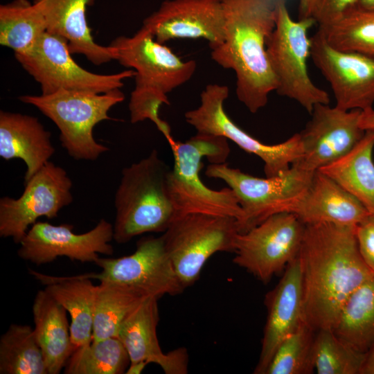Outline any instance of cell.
<instances>
[{"mask_svg":"<svg viewBox=\"0 0 374 374\" xmlns=\"http://www.w3.org/2000/svg\"><path fill=\"white\" fill-rule=\"evenodd\" d=\"M170 145L174 163L168 183L176 218L188 213L229 216L240 226L244 213L234 192L229 187L211 189L199 176L204 157L210 163H226L231 151L228 139L197 132L184 142L173 141Z\"/></svg>","mask_w":374,"mask_h":374,"instance_id":"277c9868","label":"cell"},{"mask_svg":"<svg viewBox=\"0 0 374 374\" xmlns=\"http://www.w3.org/2000/svg\"><path fill=\"white\" fill-rule=\"evenodd\" d=\"M130 364L129 355L118 337L92 341L77 348L64 369L66 374H121Z\"/></svg>","mask_w":374,"mask_h":374,"instance_id":"4dcf8cb0","label":"cell"},{"mask_svg":"<svg viewBox=\"0 0 374 374\" xmlns=\"http://www.w3.org/2000/svg\"><path fill=\"white\" fill-rule=\"evenodd\" d=\"M109 45L115 48V60L135 71V89L168 94L188 82L197 68L195 60L184 61L143 26L132 36L117 37Z\"/></svg>","mask_w":374,"mask_h":374,"instance_id":"5bb4252c","label":"cell"},{"mask_svg":"<svg viewBox=\"0 0 374 374\" xmlns=\"http://www.w3.org/2000/svg\"><path fill=\"white\" fill-rule=\"evenodd\" d=\"M239 233L238 221L229 216L188 213L172 222L162 236L185 289L197 280L205 263L214 253L234 252Z\"/></svg>","mask_w":374,"mask_h":374,"instance_id":"ba28073f","label":"cell"},{"mask_svg":"<svg viewBox=\"0 0 374 374\" xmlns=\"http://www.w3.org/2000/svg\"><path fill=\"white\" fill-rule=\"evenodd\" d=\"M33 274L41 281L46 282L44 290L69 313L71 339L74 350L91 342L96 285L90 278L82 275L57 278Z\"/></svg>","mask_w":374,"mask_h":374,"instance_id":"d4e9b609","label":"cell"},{"mask_svg":"<svg viewBox=\"0 0 374 374\" xmlns=\"http://www.w3.org/2000/svg\"><path fill=\"white\" fill-rule=\"evenodd\" d=\"M93 0H33L45 17L47 31L65 38L71 54H81L95 65L115 60V48L97 44L87 19Z\"/></svg>","mask_w":374,"mask_h":374,"instance_id":"7402d4cb","label":"cell"},{"mask_svg":"<svg viewBox=\"0 0 374 374\" xmlns=\"http://www.w3.org/2000/svg\"><path fill=\"white\" fill-rule=\"evenodd\" d=\"M54 152L51 133L37 118L0 112V157L6 161H24L27 167L24 183L49 161Z\"/></svg>","mask_w":374,"mask_h":374,"instance_id":"603a6c76","label":"cell"},{"mask_svg":"<svg viewBox=\"0 0 374 374\" xmlns=\"http://www.w3.org/2000/svg\"><path fill=\"white\" fill-rule=\"evenodd\" d=\"M333 332L362 353L374 346V274L350 296Z\"/></svg>","mask_w":374,"mask_h":374,"instance_id":"83f0119b","label":"cell"},{"mask_svg":"<svg viewBox=\"0 0 374 374\" xmlns=\"http://www.w3.org/2000/svg\"><path fill=\"white\" fill-rule=\"evenodd\" d=\"M148 364L144 362L130 363L125 373L126 374H140L143 371Z\"/></svg>","mask_w":374,"mask_h":374,"instance_id":"ab89813d","label":"cell"},{"mask_svg":"<svg viewBox=\"0 0 374 374\" xmlns=\"http://www.w3.org/2000/svg\"><path fill=\"white\" fill-rule=\"evenodd\" d=\"M305 228L292 213L274 214L239 233L233 262L267 284L297 257Z\"/></svg>","mask_w":374,"mask_h":374,"instance_id":"8fae6325","label":"cell"},{"mask_svg":"<svg viewBox=\"0 0 374 374\" xmlns=\"http://www.w3.org/2000/svg\"><path fill=\"white\" fill-rule=\"evenodd\" d=\"M315 333L304 320L278 346L265 374L312 373Z\"/></svg>","mask_w":374,"mask_h":374,"instance_id":"836d02e7","label":"cell"},{"mask_svg":"<svg viewBox=\"0 0 374 374\" xmlns=\"http://www.w3.org/2000/svg\"><path fill=\"white\" fill-rule=\"evenodd\" d=\"M71 188L66 170L48 161L24 183L20 197L0 199V236L20 244L39 217L55 218L73 202Z\"/></svg>","mask_w":374,"mask_h":374,"instance_id":"7c38bea8","label":"cell"},{"mask_svg":"<svg viewBox=\"0 0 374 374\" xmlns=\"http://www.w3.org/2000/svg\"><path fill=\"white\" fill-rule=\"evenodd\" d=\"M161 44L176 39H204L213 49L224 38L221 0H166L143 25Z\"/></svg>","mask_w":374,"mask_h":374,"instance_id":"ac0fdd59","label":"cell"},{"mask_svg":"<svg viewBox=\"0 0 374 374\" xmlns=\"http://www.w3.org/2000/svg\"><path fill=\"white\" fill-rule=\"evenodd\" d=\"M23 69L39 84L43 95L60 89L105 93L121 89L134 77L132 69L98 74L80 66L71 57L67 40L46 31L29 50L14 53Z\"/></svg>","mask_w":374,"mask_h":374,"instance_id":"9c48e42d","label":"cell"},{"mask_svg":"<svg viewBox=\"0 0 374 374\" xmlns=\"http://www.w3.org/2000/svg\"><path fill=\"white\" fill-rule=\"evenodd\" d=\"M319 4V0H300L299 5V19H314Z\"/></svg>","mask_w":374,"mask_h":374,"instance_id":"8d00e7d4","label":"cell"},{"mask_svg":"<svg viewBox=\"0 0 374 374\" xmlns=\"http://www.w3.org/2000/svg\"><path fill=\"white\" fill-rule=\"evenodd\" d=\"M287 0H276V25L267 43V57L276 79V91L299 103L311 114L317 104H329V94L315 85L308 72L314 18L294 20Z\"/></svg>","mask_w":374,"mask_h":374,"instance_id":"8992f818","label":"cell"},{"mask_svg":"<svg viewBox=\"0 0 374 374\" xmlns=\"http://www.w3.org/2000/svg\"><path fill=\"white\" fill-rule=\"evenodd\" d=\"M71 224L53 225L37 222L20 242L18 256L26 261L41 265L66 256L71 260L96 262L99 254L114 253L113 225L101 219L90 231L81 234L73 231Z\"/></svg>","mask_w":374,"mask_h":374,"instance_id":"2e32d148","label":"cell"},{"mask_svg":"<svg viewBox=\"0 0 374 374\" xmlns=\"http://www.w3.org/2000/svg\"><path fill=\"white\" fill-rule=\"evenodd\" d=\"M170 170L156 150L123 169L114 197V240L118 244L145 233L165 232L175 220Z\"/></svg>","mask_w":374,"mask_h":374,"instance_id":"3957f363","label":"cell"},{"mask_svg":"<svg viewBox=\"0 0 374 374\" xmlns=\"http://www.w3.org/2000/svg\"><path fill=\"white\" fill-rule=\"evenodd\" d=\"M226 85L208 84L200 94V104L184 114L186 121L197 132L220 136L231 140L264 163L266 177L280 175L300 160L303 147L299 133L277 144H266L249 134L228 116L224 103L229 97Z\"/></svg>","mask_w":374,"mask_h":374,"instance_id":"30bf717a","label":"cell"},{"mask_svg":"<svg viewBox=\"0 0 374 374\" xmlns=\"http://www.w3.org/2000/svg\"><path fill=\"white\" fill-rule=\"evenodd\" d=\"M95 263L101 271L83 276L133 287L158 299L181 294L185 289L173 268L162 235L140 239L135 251L129 256L99 258Z\"/></svg>","mask_w":374,"mask_h":374,"instance_id":"4fadbf2b","label":"cell"},{"mask_svg":"<svg viewBox=\"0 0 374 374\" xmlns=\"http://www.w3.org/2000/svg\"><path fill=\"white\" fill-rule=\"evenodd\" d=\"M359 374H374V346L366 353Z\"/></svg>","mask_w":374,"mask_h":374,"instance_id":"f35d334b","label":"cell"},{"mask_svg":"<svg viewBox=\"0 0 374 374\" xmlns=\"http://www.w3.org/2000/svg\"><path fill=\"white\" fill-rule=\"evenodd\" d=\"M33 314L34 332L48 374H58L74 351L66 310L44 290L35 295Z\"/></svg>","mask_w":374,"mask_h":374,"instance_id":"cb8c5ba5","label":"cell"},{"mask_svg":"<svg viewBox=\"0 0 374 374\" xmlns=\"http://www.w3.org/2000/svg\"><path fill=\"white\" fill-rule=\"evenodd\" d=\"M358 6L363 9L374 10V0H358Z\"/></svg>","mask_w":374,"mask_h":374,"instance_id":"60d3db41","label":"cell"},{"mask_svg":"<svg viewBox=\"0 0 374 374\" xmlns=\"http://www.w3.org/2000/svg\"><path fill=\"white\" fill-rule=\"evenodd\" d=\"M366 353L341 340L332 330L316 332L313 364L318 374H359Z\"/></svg>","mask_w":374,"mask_h":374,"instance_id":"d6a6232c","label":"cell"},{"mask_svg":"<svg viewBox=\"0 0 374 374\" xmlns=\"http://www.w3.org/2000/svg\"><path fill=\"white\" fill-rule=\"evenodd\" d=\"M361 112L329 104L316 105L310 120L299 133L303 156L296 163L316 172L350 152L366 132L359 125Z\"/></svg>","mask_w":374,"mask_h":374,"instance_id":"e0dca14e","label":"cell"},{"mask_svg":"<svg viewBox=\"0 0 374 374\" xmlns=\"http://www.w3.org/2000/svg\"><path fill=\"white\" fill-rule=\"evenodd\" d=\"M1 374H48L34 329L12 324L0 338Z\"/></svg>","mask_w":374,"mask_h":374,"instance_id":"f546056e","label":"cell"},{"mask_svg":"<svg viewBox=\"0 0 374 374\" xmlns=\"http://www.w3.org/2000/svg\"><path fill=\"white\" fill-rule=\"evenodd\" d=\"M359 125L364 130H374V109L373 107L362 111Z\"/></svg>","mask_w":374,"mask_h":374,"instance_id":"74e56055","label":"cell"},{"mask_svg":"<svg viewBox=\"0 0 374 374\" xmlns=\"http://www.w3.org/2000/svg\"><path fill=\"white\" fill-rule=\"evenodd\" d=\"M224 38L211 59L234 71L238 99L251 113L264 107L277 82L267 43L276 25V0H221Z\"/></svg>","mask_w":374,"mask_h":374,"instance_id":"7a4b0ae2","label":"cell"},{"mask_svg":"<svg viewBox=\"0 0 374 374\" xmlns=\"http://www.w3.org/2000/svg\"><path fill=\"white\" fill-rule=\"evenodd\" d=\"M310 39V57L329 82L335 106L361 111L373 107L374 56L334 48L319 28Z\"/></svg>","mask_w":374,"mask_h":374,"instance_id":"9a60e30c","label":"cell"},{"mask_svg":"<svg viewBox=\"0 0 374 374\" xmlns=\"http://www.w3.org/2000/svg\"><path fill=\"white\" fill-rule=\"evenodd\" d=\"M47 31L44 16L28 0H13L0 6V44L14 53L31 48Z\"/></svg>","mask_w":374,"mask_h":374,"instance_id":"f1b7e54d","label":"cell"},{"mask_svg":"<svg viewBox=\"0 0 374 374\" xmlns=\"http://www.w3.org/2000/svg\"><path fill=\"white\" fill-rule=\"evenodd\" d=\"M150 296L141 290L125 285L100 282L96 285L92 341L117 337L123 321Z\"/></svg>","mask_w":374,"mask_h":374,"instance_id":"4316f807","label":"cell"},{"mask_svg":"<svg viewBox=\"0 0 374 374\" xmlns=\"http://www.w3.org/2000/svg\"><path fill=\"white\" fill-rule=\"evenodd\" d=\"M357 6L358 0H319L314 19L319 28H324Z\"/></svg>","mask_w":374,"mask_h":374,"instance_id":"e575fe53","label":"cell"},{"mask_svg":"<svg viewBox=\"0 0 374 374\" xmlns=\"http://www.w3.org/2000/svg\"><path fill=\"white\" fill-rule=\"evenodd\" d=\"M120 89L105 93L60 89L47 95H24L19 100L38 109L60 130L62 146L75 160L95 161L109 148L98 143L93 127L112 120L109 112L123 102Z\"/></svg>","mask_w":374,"mask_h":374,"instance_id":"5b68a950","label":"cell"},{"mask_svg":"<svg viewBox=\"0 0 374 374\" xmlns=\"http://www.w3.org/2000/svg\"><path fill=\"white\" fill-rule=\"evenodd\" d=\"M314 173L296 163L280 175L264 178L231 168L226 163H210L205 171L208 177L226 183L237 196L244 213L240 233L274 214L289 213L306 191Z\"/></svg>","mask_w":374,"mask_h":374,"instance_id":"52a82bcc","label":"cell"},{"mask_svg":"<svg viewBox=\"0 0 374 374\" xmlns=\"http://www.w3.org/2000/svg\"><path fill=\"white\" fill-rule=\"evenodd\" d=\"M289 213L305 224L328 222L353 226L370 215L357 199L319 170Z\"/></svg>","mask_w":374,"mask_h":374,"instance_id":"44dd1931","label":"cell"},{"mask_svg":"<svg viewBox=\"0 0 374 374\" xmlns=\"http://www.w3.org/2000/svg\"><path fill=\"white\" fill-rule=\"evenodd\" d=\"M158 298L150 296L139 304L122 323L117 337L124 345L130 363L158 364L166 374L188 373V355L185 348L164 353L157 335Z\"/></svg>","mask_w":374,"mask_h":374,"instance_id":"ffe728a7","label":"cell"},{"mask_svg":"<svg viewBox=\"0 0 374 374\" xmlns=\"http://www.w3.org/2000/svg\"><path fill=\"white\" fill-rule=\"evenodd\" d=\"M319 29L334 48L374 56V10L357 6L335 22Z\"/></svg>","mask_w":374,"mask_h":374,"instance_id":"1f68e13d","label":"cell"},{"mask_svg":"<svg viewBox=\"0 0 374 374\" xmlns=\"http://www.w3.org/2000/svg\"><path fill=\"white\" fill-rule=\"evenodd\" d=\"M267 317L258 362L253 371L265 374L281 342L304 321L301 264L297 256L285 269L277 285L265 298Z\"/></svg>","mask_w":374,"mask_h":374,"instance_id":"d6986e66","label":"cell"},{"mask_svg":"<svg viewBox=\"0 0 374 374\" xmlns=\"http://www.w3.org/2000/svg\"><path fill=\"white\" fill-rule=\"evenodd\" d=\"M373 148L374 130H366L350 152L318 170L357 199L374 215Z\"/></svg>","mask_w":374,"mask_h":374,"instance_id":"484cf974","label":"cell"},{"mask_svg":"<svg viewBox=\"0 0 374 374\" xmlns=\"http://www.w3.org/2000/svg\"><path fill=\"white\" fill-rule=\"evenodd\" d=\"M356 226L305 224L298 254L305 321L316 332L335 328L350 296L374 273L362 259Z\"/></svg>","mask_w":374,"mask_h":374,"instance_id":"6da1fadb","label":"cell"},{"mask_svg":"<svg viewBox=\"0 0 374 374\" xmlns=\"http://www.w3.org/2000/svg\"><path fill=\"white\" fill-rule=\"evenodd\" d=\"M356 239L360 255L374 273V215H368L356 226Z\"/></svg>","mask_w":374,"mask_h":374,"instance_id":"d590c367","label":"cell"}]
</instances>
